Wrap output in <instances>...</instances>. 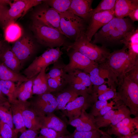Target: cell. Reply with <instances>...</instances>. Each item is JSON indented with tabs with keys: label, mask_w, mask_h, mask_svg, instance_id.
Returning <instances> with one entry per match:
<instances>
[{
	"label": "cell",
	"mask_w": 138,
	"mask_h": 138,
	"mask_svg": "<svg viewBox=\"0 0 138 138\" xmlns=\"http://www.w3.org/2000/svg\"><path fill=\"white\" fill-rule=\"evenodd\" d=\"M38 131L28 129L22 133L18 138H37Z\"/></svg>",
	"instance_id": "c3c4849f"
},
{
	"label": "cell",
	"mask_w": 138,
	"mask_h": 138,
	"mask_svg": "<svg viewBox=\"0 0 138 138\" xmlns=\"http://www.w3.org/2000/svg\"><path fill=\"white\" fill-rule=\"evenodd\" d=\"M16 86L14 82L10 81L0 80V88L4 95L7 97L10 103L17 99L15 97Z\"/></svg>",
	"instance_id": "f546056e"
},
{
	"label": "cell",
	"mask_w": 138,
	"mask_h": 138,
	"mask_svg": "<svg viewBox=\"0 0 138 138\" xmlns=\"http://www.w3.org/2000/svg\"><path fill=\"white\" fill-rule=\"evenodd\" d=\"M72 1V0H46L43 2L61 13L68 10Z\"/></svg>",
	"instance_id": "836d02e7"
},
{
	"label": "cell",
	"mask_w": 138,
	"mask_h": 138,
	"mask_svg": "<svg viewBox=\"0 0 138 138\" xmlns=\"http://www.w3.org/2000/svg\"><path fill=\"white\" fill-rule=\"evenodd\" d=\"M37 138H57L60 136L55 131L46 128H41Z\"/></svg>",
	"instance_id": "60d3db41"
},
{
	"label": "cell",
	"mask_w": 138,
	"mask_h": 138,
	"mask_svg": "<svg viewBox=\"0 0 138 138\" xmlns=\"http://www.w3.org/2000/svg\"><path fill=\"white\" fill-rule=\"evenodd\" d=\"M93 0H72L67 11L89 22L93 9L92 7Z\"/></svg>",
	"instance_id": "ac0fdd59"
},
{
	"label": "cell",
	"mask_w": 138,
	"mask_h": 138,
	"mask_svg": "<svg viewBox=\"0 0 138 138\" xmlns=\"http://www.w3.org/2000/svg\"><path fill=\"white\" fill-rule=\"evenodd\" d=\"M0 62L18 73L22 67L12 49L2 41L0 45Z\"/></svg>",
	"instance_id": "d6986e66"
},
{
	"label": "cell",
	"mask_w": 138,
	"mask_h": 138,
	"mask_svg": "<svg viewBox=\"0 0 138 138\" xmlns=\"http://www.w3.org/2000/svg\"><path fill=\"white\" fill-rule=\"evenodd\" d=\"M63 54L59 47L49 48L36 57L24 70L23 74L28 79L36 76L43 68L47 67L57 61Z\"/></svg>",
	"instance_id": "52a82bcc"
},
{
	"label": "cell",
	"mask_w": 138,
	"mask_h": 138,
	"mask_svg": "<svg viewBox=\"0 0 138 138\" xmlns=\"http://www.w3.org/2000/svg\"><path fill=\"white\" fill-rule=\"evenodd\" d=\"M137 4V0H117L114 8L115 17L123 19L128 16L132 9Z\"/></svg>",
	"instance_id": "484cf974"
},
{
	"label": "cell",
	"mask_w": 138,
	"mask_h": 138,
	"mask_svg": "<svg viewBox=\"0 0 138 138\" xmlns=\"http://www.w3.org/2000/svg\"><path fill=\"white\" fill-rule=\"evenodd\" d=\"M110 89V88H108L107 86L105 84L98 86H93V94L96 95L98 97Z\"/></svg>",
	"instance_id": "7dc6e473"
},
{
	"label": "cell",
	"mask_w": 138,
	"mask_h": 138,
	"mask_svg": "<svg viewBox=\"0 0 138 138\" xmlns=\"http://www.w3.org/2000/svg\"><path fill=\"white\" fill-rule=\"evenodd\" d=\"M67 51L69 61L67 64H65V67L67 73L78 70L88 74L93 68L98 65L77 51L71 49Z\"/></svg>",
	"instance_id": "4fadbf2b"
},
{
	"label": "cell",
	"mask_w": 138,
	"mask_h": 138,
	"mask_svg": "<svg viewBox=\"0 0 138 138\" xmlns=\"http://www.w3.org/2000/svg\"><path fill=\"white\" fill-rule=\"evenodd\" d=\"M31 28L37 41L42 45L54 48L67 44L65 36L38 20L33 19Z\"/></svg>",
	"instance_id": "277c9868"
},
{
	"label": "cell",
	"mask_w": 138,
	"mask_h": 138,
	"mask_svg": "<svg viewBox=\"0 0 138 138\" xmlns=\"http://www.w3.org/2000/svg\"><path fill=\"white\" fill-rule=\"evenodd\" d=\"M135 28L128 18L114 17L103 26L94 34L92 43L100 44L106 48L121 44L126 34Z\"/></svg>",
	"instance_id": "6da1fadb"
},
{
	"label": "cell",
	"mask_w": 138,
	"mask_h": 138,
	"mask_svg": "<svg viewBox=\"0 0 138 138\" xmlns=\"http://www.w3.org/2000/svg\"><path fill=\"white\" fill-rule=\"evenodd\" d=\"M25 125L28 129L38 131L41 128L40 118L26 101L22 112Z\"/></svg>",
	"instance_id": "44dd1931"
},
{
	"label": "cell",
	"mask_w": 138,
	"mask_h": 138,
	"mask_svg": "<svg viewBox=\"0 0 138 138\" xmlns=\"http://www.w3.org/2000/svg\"><path fill=\"white\" fill-rule=\"evenodd\" d=\"M116 111L114 109H112L102 116L95 117V121L97 127L99 129L110 125L112 118Z\"/></svg>",
	"instance_id": "e575fe53"
},
{
	"label": "cell",
	"mask_w": 138,
	"mask_h": 138,
	"mask_svg": "<svg viewBox=\"0 0 138 138\" xmlns=\"http://www.w3.org/2000/svg\"><path fill=\"white\" fill-rule=\"evenodd\" d=\"M35 76L17 86L15 95L18 100L25 101L32 97L33 82Z\"/></svg>",
	"instance_id": "4316f807"
},
{
	"label": "cell",
	"mask_w": 138,
	"mask_h": 138,
	"mask_svg": "<svg viewBox=\"0 0 138 138\" xmlns=\"http://www.w3.org/2000/svg\"><path fill=\"white\" fill-rule=\"evenodd\" d=\"M30 98L29 101L30 106L39 117L53 113L56 110L57 103L56 98L52 93L36 95Z\"/></svg>",
	"instance_id": "30bf717a"
},
{
	"label": "cell",
	"mask_w": 138,
	"mask_h": 138,
	"mask_svg": "<svg viewBox=\"0 0 138 138\" xmlns=\"http://www.w3.org/2000/svg\"><path fill=\"white\" fill-rule=\"evenodd\" d=\"M3 29L5 39L8 42L16 41L20 38L21 35V29L15 22L9 23Z\"/></svg>",
	"instance_id": "f1b7e54d"
},
{
	"label": "cell",
	"mask_w": 138,
	"mask_h": 138,
	"mask_svg": "<svg viewBox=\"0 0 138 138\" xmlns=\"http://www.w3.org/2000/svg\"><path fill=\"white\" fill-rule=\"evenodd\" d=\"M128 16L133 22L138 21V4L132 9Z\"/></svg>",
	"instance_id": "681fc988"
},
{
	"label": "cell",
	"mask_w": 138,
	"mask_h": 138,
	"mask_svg": "<svg viewBox=\"0 0 138 138\" xmlns=\"http://www.w3.org/2000/svg\"><path fill=\"white\" fill-rule=\"evenodd\" d=\"M116 0H102L94 9L93 14L105 11L114 10Z\"/></svg>",
	"instance_id": "74e56055"
},
{
	"label": "cell",
	"mask_w": 138,
	"mask_h": 138,
	"mask_svg": "<svg viewBox=\"0 0 138 138\" xmlns=\"http://www.w3.org/2000/svg\"><path fill=\"white\" fill-rule=\"evenodd\" d=\"M47 67L43 68L41 71L35 76L33 80V95L50 93L46 75L45 71Z\"/></svg>",
	"instance_id": "d4e9b609"
},
{
	"label": "cell",
	"mask_w": 138,
	"mask_h": 138,
	"mask_svg": "<svg viewBox=\"0 0 138 138\" xmlns=\"http://www.w3.org/2000/svg\"><path fill=\"white\" fill-rule=\"evenodd\" d=\"M110 90L97 97L98 100H107L115 98L116 93V87L111 86Z\"/></svg>",
	"instance_id": "7bdbcfd3"
},
{
	"label": "cell",
	"mask_w": 138,
	"mask_h": 138,
	"mask_svg": "<svg viewBox=\"0 0 138 138\" xmlns=\"http://www.w3.org/2000/svg\"><path fill=\"white\" fill-rule=\"evenodd\" d=\"M0 120L15 129L10 104L8 101L0 103Z\"/></svg>",
	"instance_id": "4dcf8cb0"
},
{
	"label": "cell",
	"mask_w": 138,
	"mask_h": 138,
	"mask_svg": "<svg viewBox=\"0 0 138 138\" xmlns=\"http://www.w3.org/2000/svg\"><path fill=\"white\" fill-rule=\"evenodd\" d=\"M40 118L41 128L52 129L60 136L69 135L65 123L54 113Z\"/></svg>",
	"instance_id": "ffe728a7"
},
{
	"label": "cell",
	"mask_w": 138,
	"mask_h": 138,
	"mask_svg": "<svg viewBox=\"0 0 138 138\" xmlns=\"http://www.w3.org/2000/svg\"><path fill=\"white\" fill-rule=\"evenodd\" d=\"M42 0H15L12 2L2 22L3 28L10 23L15 22L23 16L32 7L42 3Z\"/></svg>",
	"instance_id": "9c48e42d"
},
{
	"label": "cell",
	"mask_w": 138,
	"mask_h": 138,
	"mask_svg": "<svg viewBox=\"0 0 138 138\" xmlns=\"http://www.w3.org/2000/svg\"><path fill=\"white\" fill-rule=\"evenodd\" d=\"M18 133L15 129L0 120V135L3 138H17Z\"/></svg>",
	"instance_id": "f35d334b"
},
{
	"label": "cell",
	"mask_w": 138,
	"mask_h": 138,
	"mask_svg": "<svg viewBox=\"0 0 138 138\" xmlns=\"http://www.w3.org/2000/svg\"><path fill=\"white\" fill-rule=\"evenodd\" d=\"M112 125L116 128L128 126L138 128V117H135L134 118L130 117L125 118L115 125Z\"/></svg>",
	"instance_id": "ab89813d"
},
{
	"label": "cell",
	"mask_w": 138,
	"mask_h": 138,
	"mask_svg": "<svg viewBox=\"0 0 138 138\" xmlns=\"http://www.w3.org/2000/svg\"><path fill=\"white\" fill-rule=\"evenodd\" d=\"M108 103L107 100H96L91 107L90 111L89 113L95 117L97 114Z\"/></svg>",
	"instance_id": "b9f144b4"
},
{
	"label": "cell",
	"mask_w": 138,
	"mask_h": 138,
	"mask_svg": "<svg viewBox=\"0 0 138 138\" xmlns=\"http://www.w3.org/2000/svg\"><path fill=\"white\" fill-rule=\"evenodd\" d=\"M2 41L0 40V45L1 44Z\"/></svg>",
	"instance_id": "11a10c76"
},
{
	"label": "cell",
	"mask_w": 138,
	"mask_h": 138,
	"mask_svg": "<svg viewBox=\"0 0 138 138\" xmlns=\"http://www.w3.org/2000/svg\"><path fill=\"white\" fill-rule=\"evenodd\" d=\"M128 50L130 56L133 60H138V29H135L128 32L121 42Z\"/></svg>",
	"instance_id": "cb8c5ba5"
},
{
	"label": "cell",
	"mask_w": 138,
	"mask_h": 138,
	"mask_svg": "<svg viewBox=\"0 0 138 138\" xmlns=\"http://www.w3.org/2000/svg\"><path fill=\"white\" fill-rule=\"evenodd\" d=\"M52 94L55 96L57 103L56 110L62 111L68 103L81 95L78 91L68 85L61 91Z\"/></svg>",
	"instance_id": "603a6c76"
},
{
	"label": "cell",
	"mask_w": 138,
	"mask_h": 138,
	"mask_svg": "<svg viewBox=\"0 0 138 138\" xmlns=\"http://www.w3.org/2000/svg\"><path fill=\"white\" fill-rule=\"evenodd\" d=\"M0 138H3L0 135Z\"/></svg>",
	"instance_id": "9f6ffc18"
},
{
	"label": "cell",
	"mask_w": 138,
	"mask_h": 138,
	"mask_svg": "<svg viewBox=\"0 0 138 138\" xmlns=\"http://www.w3.org/2000/svg\"><path fill=\"white\" fill-rule=\"evenodd\" d=\"M97 100V97L93 94L79 96L68 103L62 112L68 118V121H71L79 117L83 109L86 110L91 107Z\"/></svg>",
	"instance_id": "8fae6325"
},
{
	"label": "cell",
	"mask_w": 138,
	"mask_h": 138,
	"mask_svg": "<svg viewBox=\"0 0 138 138\" xmlns=\"http://www.w3.org/2000/svg\"><path fill=\"white\" fill-rule=\"evenodd\" d=\"M85 109L82 110L80 116L78 118L68 121L71 126L76 128L75 130L79 131H98L103 134L105 132L98 128L96 125L95 117L90 113H87Z\"/></svg>",
	"instance_id": "e0dca14e"
},
{
	"label": "cell",
	"mask_w": 138,
	"mask_h": 138,
	"mask_svg": "<svg viewBox=\"0 0 138 138\" xmlns=\"http://www.w3.org/2000/svg\"><path fill=\"white\" fill-rule=\"evenodd\" d=\"M8 101L7 98L6 97L2 92L0 88V103Z\"/></svg>",
	"instance_id": "f907efd6"
},
{
	"label": "cell",
	"mask_w": 138,
	"mask_h": 138,
	"mask_svg": "<svg viewBox=\"0 0 138 138\" xmlns=\"http://www.w3.org/2000/svg\"><path fill=\"white\" fill-rule=\"evenodd\" d=\"M115 17L114 10L93 13L88 22L85 35L89 41L99 29Z\"/></svg>",
	"instance_id": "2e32d148"
},
{
	"label": "cell",
	"mask_w": 138,
	"mask_h": 138,
	"mask_svg": "<svg viewBox=\"0 0 138 138\" xmlns=\"http://www.w3.org/2000/svg\"><path fill=\"white\" fill-rule=\"evenodd\" d=\"M11 49L23 67L25 62L36 52L37 47L31 38L25 36L15 41Z\"/></svg>",
	"instance_id": "7c38bea8"
},
{
	"label": "cell",
	"mask_w": 138,
	"mask_h": 138,
	"mask_svg": "<svg viewBox=\"0 0 138 138\" xmlns=\"http://www.w3.org/2000/svg\"><path fill=\"white\" fill-rule=\"evenodd\" d=\"M115 105V102L113 100L111 101L97 114L95 117L102 116L111 110L117 109L116 106H114Z\"/></svg>",
	"instance_id": "bcb514c9"
},
{
	"label": "cell",
	"mask_w": 138,
	"mask_h": 138,
	"mask_svg": "<svg viewBox=\"0 0 138 138\" xmlns=\"http://www.w3.org/2000/svg\"><path fill=\"white\" fill-rule=\"evenodd\" d=\"M1 45V44H0Z\"/></svg>",
	"instance_id": "6f0895ef"
},
{
	"label": "cell",
	"mask_w": 138,
	"mask_h": 138,
	"mask_svg": "<svg viewBox=\"0 0 138 138\" xmlns=\"http://www.w3.org/2000/svg\"><path fill=\"white\" fill-rule=\"evenodd\" d=\"M107 133L117 136L129 135L138 133V128L133 126H125L116 128L110 125Z\"/></svg>",
	"instance_id": "d6a6232c"
},
{
	"label": "cell",
	"mask_w": 138,
	"mask_h": 138,
	"mask_svg": "<svg viewBox=\"0 0 138 138\" xmlns=\"http://www.w3.org/2000/svg\"><path fill=\"white\" fill-rule=\"evenodd\" d=\"M125 75L132 81L138 84V61L126 73Z\"/></svg>",
	"instance_id": "ee69618b"
},
{
	"label": "cell",
	"mask_w": 138,
	"mask_h": 138,
	"mask_svg": "<svg viewBox=\"0 0 138 138\" xmlns=\"http://www.w3.org/2000/svg\"><path fill=\"white\" fill-rule=\"evenodd\" d=\"M60 16V29L66 37L75 42L85 34L87 27L85 20L68 11Z\"/></svg>",
	"instance_id": "8992f818"
},
{
	"label": "cell",
	"mask_w": 138,
	"mask_h": 138,
	"mask_svg": "<svg viewBox=\"0 0 138 138\" xmlns=\"http://www.w3.org/2000/svg\"><path fill=\"white\" fill-rule=\"evenodd\" d=\"M28 79L24 75L14 72L0 62V80L22 83Z\"/></svg>",
	"instance_id": "83f0119b"
},
{
	"label": "cell",
	"mask_w": 138,
	"mask_h": 138,
	"mask_svg": "<svg viewBox=\"0 0 138 138\" xmlns=\"http://www.w3.org/2000/svg\"><path fill=\"white\" fill-rule=\"evenodd\" d=\"M124 46L120 49L110 53L106 62L99 65L108 72L109 77L107 82L109 85L117 84L118 80L125 75L138 60L133 59L129 54Z\"/></svg>",
	"instance_id": "7a4b0ae2"
},
{
	"label": "cell",
	"mask_w": 138,
	"mask_h": 138,
	"mask_svg": "<svg viewBox=\"0 0 138 138\" xmlns=\"http://www.w3.org/2000/svg\"><path fill=\"white\" fill-rule=\"evenodd\" d=\"M68 73V85L78 91L81 95L93 94V85L88 74L78 70Z\"/></svg>",
	"instance_id": "9a60e30c"
},
{
	"label": "cell",
	"mask_w": 138,
	"mask_h": 138,
	"mask_svg": "<svg viewBox=\"0 0 138 138\" xmlns=\"http://www.w3.org/2000/svg\"><path fill=\"white\" fill-rule=\"evenodd\" d=\"M49 72L46 73L50 92L57 93L68 85V73L65 69V64L59 59L53 64Z\"/></svg>",
	"instance_id": "ba28073f"
},
{
	"label": "cell",
	"mask_w": 138,
	"mask_h": 138,
	"mask_svg": "<svg viewBox=\"0 0 138 138\" xmlns=\"http://www.w3.org/2000/svg\"><path fill=\"white\" fill-rule=\"evenodd\" d=\"M17 99L10 103L15 130L18 133H22L27 130L24 123L22 112L25 102Z\"/></svg>",
	"instance_id": "7402d4cb"
},
{
	"label": "cell",
	"mask_w": 138,
	"mask_h": 138,
	"mask_svg": "<svg viewBox=\"0 0 138 138\" xmlns=\"http://www.w3.org/2000/svg\"><path fill=\"white\" fill-rule=\"evenodd\" d=\"M103 134L97 130L79 131L75 129L69 134L70 138H99Z\"/></svg>",
	"instance_id": "d590c367"
},
{
	"label": "cell",
	"mask_w": 138,
	"mask_h": 138,
	"mask_svg": "<svg viewBox=\"0 0 138 138\" xmlns=\"http://www.w3.org/2000/svg\"><path fill=\"white\" fill-rule=\"evenodd\" d=\"M43 4H40V5L33 14V19L41 21L45 25L56 29L64 35L60 28V13L47 4L43 2Z\"/></svg>",
	"instance_id": "5bb4252c"
},
{
	"label": "cell",
	"mask_w": 138,
	"mask_h": 138,
	"mask_svg": "<svg viewBox=\"0 0 138 138\" xmlns=\"http://www.w3.org/2000/svg\"><path fill=\"white\" fill-rule=\"evenodd\" d=\"M67 51H77L99 65L104 63L110 53L106 48L99 46L89 41L85 34L65 47Z\"/></svg>",
	"instance_id": "5b68a950"
},
{
	"label": "cell",
	"mask_w": 138,
	"mask_h": 138,
	"mask_svg": "<svg viewBox=\"0 0 138 138\" xmlns=\"http://www.w3.org/2000/svg\"><path fill=\"white\" fill-rule=\"evenodd\" d=\"M116 112L113 116L110 125H114L124 119L131 117L132 114L129 108L125 105L116 104Z\"/></svg>",
	"instance_id": "1f68e13d"
},
{
	"label": "cell",
	"mask_w": 138,
	"mask_h": 138,
	"mask_svg": "<svg viewBox=\"0 0 138 138\" xmlns=\"http://www.w3.org/2000/svg\"><path fill=\"white\" fill-rule=\"evenodd\" d=\"M57 138H70V137L69 135H68L60 136Z\"/></svg>",
	"instance_id": "db71d44e"
},
{
	"label": "cell",
	"mask_w": 138,
	"mask_h": 138,
	"mask_svg": "<svg viewBox=\"0 0 138 138\" xmlns=\"http://www.w3.org/2000/svg\"><path fill=\"white\" fill-rule=\"evenodd\" d=\"M10 0H0V25L2 22L7 11L9 8L8 6L12 2Z\"/></svg>",
	"instance_id": "f6af8a7d"
},
{
	"label": "cell",
	"mask_w": 138,
	"mask_h": 138,
	"mask_svg": "<svg viewBox=\"0 0 138 138\" xmlns=\"http://www.w3.org/2000/svg\"><path fill=\"white\" fill-rule=\"evenodd\" d=\"M99 138H115L112 137L110 136V135L108 134L107 133L102 134Z\"/></svg>",
	"instance_id": "f5cc1de1"
},
{
	"label": "cell",
	"mask_w": 138,
	"mask_h": 138,
	"mask_svg": "<svg viewBox=\"0 0 138 138\" xmlns=\"http://www.w3.org/2000/svg\"><path fill=\"white\" fill-rule=\"evenodd\" d=\"M88 74L93 86H98L107 83V82H106L99 74V65L93 68Z\"/></svg>",
	"instance_id": "8d00e7d4"
},
{
	"label": "cell",
	"mask_w": 138,
	"mask_h": 138,
	"mask_svg": "<svg viewBox=\"0 0 138 138\" xmlns=\"http://www.w3.org/2000/svg\"><path fill=\"white\" fill-rule=\"evenodd\" d=\"M117 138H138V134L137 133L129 135L117 136Z\"/></svg>",
	"instance_id": "816d5d0a"
},
{
	"label": "cell",
	"mask_w": 138,
	"mask_h": 138,
	"mask_svg": "<svg viewBox=\"0 0 138 138\" xmlns=\"http://www.w3.org/2000/svg\"><path fill=\"white\" fill-rule=\"evenodd\" d=\"M118 81L116 95L113 100L116 104L125 105L132 114L138 117V84L125 75Z\"/></svg>",
	"instance_id": "3957f363"
}]
</instances>
